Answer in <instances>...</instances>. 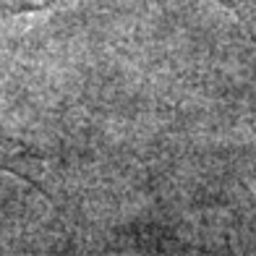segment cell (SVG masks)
Returning <instances> with one entry per match:
<instances>
[{"label":"cell","instance_id":"1","mask_svg":"<svg viewBox=\"0 0 256 256\" xmlns=\"http://www.w3.org/2000/svg\"><path fill=\"white\" fill-rule=\"evenodd\" d=\"M6 3L16 6V8H48L52 3H60V0H6Z\"/></svg>","mask_w":256,"mask_h":256},{"label":"cell","instance_id":"2","mask_svg":"<svg viewBox=\"0 0 256 256\" xmlns=\"http://www.w3.org/2000/svg\"><path fill=\"white\" fill-rule=\"evenodd\" d=\"M0 170H8V172H18L14 165H10V162H6V157L3 154H0Z\"/></svg>","mask_w":256,"mask_h":256}]
</instances>
